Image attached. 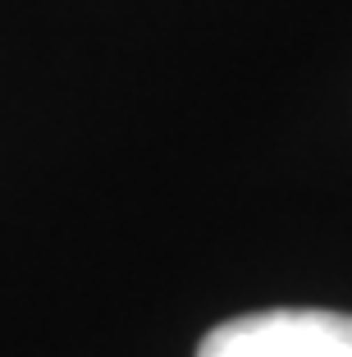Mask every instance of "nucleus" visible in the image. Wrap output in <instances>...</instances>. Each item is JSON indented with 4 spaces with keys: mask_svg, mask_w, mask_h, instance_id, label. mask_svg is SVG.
<instances>
[{
    "mask_svg": "<svg viewBox=\"0 0 352 357\" xmlns=\"http://www.w3.org/2000/svg\"><path fill=\"white\" fill-rule=\"evenodd\" d=\"M197 357H352L343 312H252L215 326Z\"/></svg>",
    "mask_w": 352,
    "mask_h": 357,
    "instance_id": "1",
    "label": "nucleus"
}]
</instances>
